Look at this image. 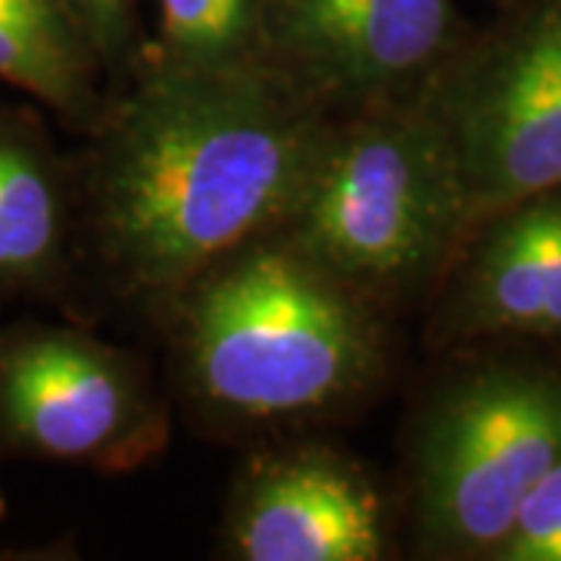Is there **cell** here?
Returning <instances> with one entry per match:
<instances>
[{
  "label": "cell",
  "mask_w": 561,
  "mask_h": 561,
  "mask_svg": "<svg viewBox=\"0 0 561 561\" xmlns=\"http://www.w3.org/2000/svg\"><path fill=\"white\" fill-rule=\"evenodd\" d=\"M341 113L275 62L147 66L101 110L76 175L79 228L106 280L172 306L206 268L275 231Z\"/></svg>",
  "instance_id": "6da1fadb"
},
{
  "label": "cell",
  "mask_w": 561,
  "mask_h": 561,
  "mask_svg": "<svg viewBox=\"0 0 561 561\" xmlns=\"http://www.w3.org/2000/svg\"><path fill=\"white\" fill-rule=\"evenodd\" d=\"M172 306L184 383L221 421L334 412L381 378L378 302L280 231L228 253Z\"/></svg>",
  "instance_id": "7a4b0ae2"
},
{
  "label": "cell",
  "mask_w": 561,
  "mask_h": 561,
  "mask_svg": "<svg viewBox=\"0 0 561 561\" xmlns=\"http://www.w3.org/2000/svg\"><path fill=\"white\" fill-rule=\"evenodd\" d=\"M275 231L371 302L443 275L471 219L449 140L424 98L341 113Z\"/></svg>",
  "instance_id": "3957f363"
},
{
  "label": "cell",
  "mask_w": 561,
  "mask_h": 561,
  "mask_svg": "<svg viewBox=\"0 0 561 561\" xmlns=\"http://www.w3.org/2000/svg\"><path fill=\"white\" fill-rule=\"evenodd\" d=\"M559 461L561 371L486 365L443 387L412 449L424 549L493 559L530 490Z\"/></svg>",
  "instance_id": "277c9868"
},
{
  "label": "cell",
  "mask_w": 561,
  "mask_h": 561,
  "mask_svg": "<svg viewBox=\"0 0 561 561\" xmlns=\"http://www.w3.org/2000/svg\"><path fill=\"white\" fill-rule=\"evenodd\" d=\"M424 103L459 169L471 228L561 187V0H534L443 66Z\"/></svg>",
  "instance_id": "5b68a950"
},
{
  "label": "cell",
  "mask_w": 561,
  "mask_h": 561,
  "mask_svg": "<svg viewBox=\"0 0 561 561\" xmlns=\"http://www.w3.org/2000/svg\"><path fill=\"white\" fill-rule=\"evenodd\" d=\"M169 446V412L140 362L81 328H0V449L128 474Z\"/></svg>",
  "instance_id": "8992f818"
},
{
  "label": "cell",
  "mask_w": 561,
  "mask_h": 561,
  "mask_svg": "<svg viewBox=\"0 0 561 561\" xmlns=\"http://www.w3.org/2000/svg\"><path fill=\"white\" fill-rule=\"evenodd\" d=\"M459 47L453 0H275L268 62L353 113L424 98Z\"/></svg>",
  "instance_id": "52a82bcc"
},
{
  "label": "cell",
  "mask_w": 561,
  "mask_h": 561,
  "mask_svg": "<svg viewBox=\"0 0 561 561\" xmlns=\"http://www.w3.org/2000/svg\"><path fill=\"white\" fill-rule=\"evenodd\" d=\"M225 549L241 561H381L387 512L356 459L316 443L284 446L234 481Z\"/></svg>",
  "instance_id": "ba28073f"
},
{
  "label": "cell",
  "mask_w": 561,
  "mask_h": 561,
  "mask_svg": "<svg viewBox=\"0 0 561 561\" xmlns=\"http://www.w3.org/2000/svg\"><path fill=\"white\" fill-rule=\"evenodd\" d=\"M461 247L434 319L440 341L561 337V187L502 206Z\"/></svg>",
  "instance_id": "9c48e42d"
},
{
  "label": "cell",
  "mask_w": 561,
  "mask_h": 561,
  "mask_svg": "<svg viewBox=\"0 0 561 561\" xmlns=\"http://www.w3.org/2000/svg\"><path fill=\"white\" fill-rule=\"evenodd\" d=\"M76 228V175L38 116L0 106V300L57 294Z\"/></svg>",
  "instance_id": "30bf717a"
},
{
  "label": "cell",
  "mask_w": 561,
  "mask_h": 561,
  "mask_svg": "<svg viewBox=\"0 0 561 561\" xmlns=\"http://www.w3.org/2000/svg\"><path fill=\"white\" fill-rule=\"evenodd\" d=\"M101 72L62 0H0V81L72 125H94Z\"/></svg>",
  "instance_id": "8fae6325"
},
{
  "label": "cell",
  "mask_w": 561,
  "mask_h": 561,
  "mask_svg": "<svg viewBox=\"0 0 561 561\" xmlns=\"http://www.w3.org/2000/svg\"><path fill=\"white\" fill-rule=\"evenodd\" d=\"M157 7L153 66L234 69L268 60L275 0H157Z\"/></svg>",
  "instance_id": "7c38bea8"
},
{
  "label": "cell",
  "mask_w": 561,
  "mask_h": 561,
  "mask_svg": "<svg viewBox=\"0 0 561 561\" xmlns=\"http://www.w3.org/2000/svg\"><path fill=\"white\" fill-rule=\"evenodd\" d=\"M493 559L561 561V461L530 490Z\"/></svg>",
  "instance_id": "4fadbf2b"
},
{
  "label": "cell",
  "mask_w": 561,
  "mask_h": 561,
  "mask_svg": "<svg viewBox=\"0 0 561 561\" xmlns=\"http://www.w3.org/2000/svg\"><path fill=\"white\" fill-rule=\"evenodd\" d=\"M103 72L119 69L131 54L135 0H62Z\"/></svg>",
  "instance_id": "5bb4252c"
},
{
  "label": "cell",
  "mask_w": 561,
  "mask_h": 561,
  "mask_svg": "<svg viewBox=\"0 0 561 561\" xmlns=\"http://www.w3.org/2000/svg\"><path fill=\"white\" fill-rule=\"evenodd\" d=\"M7 512H10V502H7V496H3V490H0V522L7 518Z\"/></svg>",
  "instance_id": "9a60e30c"
}]
</instances>
